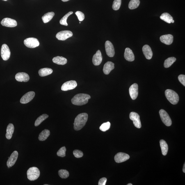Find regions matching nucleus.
Segmentation results:
<instances>
[{"instance_id":"1","label":"nucleus","mask_w":185,"mask_h":185,"mask_svg":"<svg viewBox=\"0 0 185 185\" xmlns=\"http://www.w3.org/2000/svg\"><path fill=\"white\" fill-rule=\"evenodd\" d=\"M88 115L86 113L79 114L75 119L74 123V129L79 131L84 127L88 120Z\"/></svg>"},{"instance_id":"2","label":"nucleus","mask_w":185,"mask_h":185,"mask_svg":"<svg viewBox=\"0 0 185 185\" xmlns=\"http://www.w3.org/2000/svg\"><path fill=\"white\" fill-rule=\"evenodd\" d=\"M90 98V96L88 94H79L74 96L72 99V102L73 104L76 105H83L87 104Z\"/></svg>"},{"instance_id":"3","label":"nucleus","mask_w":185,"mask_h":185,"mask_svg":"<svg viewBox=\"0 0 185 185\" xmlns=\"http://www.w3.org/2000/svg\"><path fill=\"white\" fill-rule=\"evenodd\" d=\"M165 95L167 99L171 104L176 105L179 101V97L177 92L174 90L167 89L165 92Z\"/></svg>"},{"instance_id":"4","label":"nucleus","mask_w":185,"mask_h":185,"mask_svg":"<svg viewBox=\"0 0 185 185\" xmlns=\"http://www.w3.org/2000/svg\"><path fill=\"white\" fill-rule=\"evenodd\" d=\"M40 171L36 167H31L27 171L28 178L30 181L36 180L40 177Z\"/></svg>"},{"instance_id":"5","label":"nucleus","mask_w":185,"mask_h":185,"mask_svg":"<svg viewBox=\"0 0 185 185\" xmlns=\"http://www.w3.org/2000/svg\"><path fill=\"white\" fill-rule=\"evenodd\" d=\"M160 117L162 121L165 125L168 127L172 124V121L168 113L163 109H161L159 112Z\"/></svg>"},{"instance_id":"6","label":"nucleus","mask_w":185,"mask_h":185,"mask_svg":"<svg viewBox=\"0 0 185 185\" xmlns=\"http://www.w3.org/2000/svg\"><path fill=\"white\" fill-rule=\"evenodd\" d=\"M25 45L29 48H34L40 45L39 41L36 38L30 37L25 39L24 41Z\"/></svg>"},{"instance_id":"7","label":"nucleus","mask_w":185,"mask_h":185,"mask_svg":"<svg viewBox=\"0 0 185 185\" xmlns=\"http://www.w3.org/2000/svg\"><path fill=\"white\" fill-rule=\"evenodd\" d=\"M130 118L133 121V124L135 127L140 129L141 127V122L140 120V115L135 112H131L130 114Z\"/></svg>"},{"instance_id":"8","label":"nucleus","mask_w":185,"mask_h":185,"mask_svg":"<svg viewBox=\"0 0 185 185\" xmlns=\"http://www.w3.org/2000/svg\"><path fill=\"white\" fill-rule=\"evenodd\" d=\"M10 54V49L8 45L6 44H3L1 49V55L3 59L6 61L9 59Z\"/></svg>"},{"instance_id":"9","label":"nucleus","mask_w":185,"mask_h":185,"mask_svg":"<svg viewBox=\"0 0 185 185\" xmlns=\"http://www.w3.org/2000/svg\"><path fill=\"white\" fill-rule=\"evenodd\" d=\"M73 33L70 31H61L57 34L56 37L58 40L65 41L67 39L72 37Z\"/></svg>"},{"instance_id":"10","label":"nucleus","mask_w":185,"mask_h":185,"mask_svg":"<svg viewBox=\"0 0 185 185\" xmlns=\"http://www.w3.org/2000/svg\"><path fill=\"white\" fill-rule=\"evenodd\" d=\"M77 86V83L76 81L71 80L63 83L61 86V89L63 91H67L74 89Z\"/></svg>"},{"instance_id":"11","label":"nucleus","mask_w":185,"mask_h":185,"mask_svg":"<svg viewBox=\"0 0 185 185\" xmlns=\"http://www.w3.org/2000/svg\"><path fill=\"white\" fill-rule=\"evenodd\" d=\"M1 24L3 26L7 27H15L17 25L16 21L8 18L3 19L1 21Z\"/></svg>"},{"instance_id":"12","label":"nucleus","mask_w":185,"mask_h":185,"mask_svg":"<svg viewBox=\"0 0 185 185\" xmlns=\"http://www.w3.org/2000/svg\"><path fill=\"white\" fill-rule=\"evenodd\" d=\"M105 48L107 55L110 57H113L115 55L114 48L113 44L109 41H106L105 43Z\"/></svg>"},{"instance_id":"13","label":"nucleus","mask_w":185,"mask_h":185,"mask_svg":"<svg viewBox=\"0 0 185 185\" xmlns=\"http://www.w3.org/2000/svg\"><path fill=\"white\" fill-rule=\"evenodd\" d=\"M35 95L34 92L31 91L27 92L21 98L20 102L21 104H26L31 101L34 98Z\"/></svg>"},{"instance_id":"14","label":"nucleus","mask_w":185,"mask_h":185,"mask_svg":"<svg viewBox=\"0 0 185 185\" xmlns=\"http://www.w3.org/2000/svg\"><path fill=\"white\" fill-rule=\"evenodd\" d=\"M18 153L17 151H14L7 161V165L8 168L13 166L15 164L18 158Z\"/></svg>"},{"instance_id":"15","label":"nucleus","mask_w":185,"mask_h":185,"mask_svg":"<svg viewBox=\"0 0 185 185\" xmlns=\"http://www.w3.org/2000/svg\"><path fill=\"white\" fill-rule=\"evenodd\" d=\"M129 158L130 156L129 155L122 152L118 153L114 157L115 161L118 163L127 161Z\"/></svg>"},{"instance_id":"16","label":"nucleus","mask_w":185,"mask_h":185,"mask_svg":"<svg viewBox=\"0 0 185 185\" xmlns=\"http://www.w3.org/2000/svg\"><path fill=\"white\" fill-rule=\"evenodd\" d=\"M129 94L131 98L135 100L138 95V86L136 83L133 84L130 87L129 89Z\"/></svg>"},{"instance_id":"17","label":"nucleus","mask_w":185,"mask_h":185,"mask_svg":"<svg viewBox=\"0 0 185 185\" xmlns=\"http://www.w3.org/2000/svg\"><path fill=\"white\" fill-rule=\"evenodd\" d=\"M103 57L101 51L98 50L97 53L93 56L92 59V62L93 64L96 66L100 65L102 61Z\"/></svg>"},{"instance_id":"18","label":"nucleus","mask_w":185,"mask_h":185,"mask_svg":"<svg viewBox=\"0 0 185 185\" xmlns=\"http://www.w3.org/2000/svg\"><path fill=\"white\" fill-rule=\"evenodd\" d=\"M15 79L18 82H27L29 80L30 77L26 73L19 72L16 74Z\"/></svg>"},{"instance_id":"19","label":"nucleus","mask_w":185,"mask_h":185,"mask_svg":"<svg viewBox=\"0 0 185 185\" xmlns=\"http://www.w3.org/2000/svg\"><path fill=\"white\" fill-rule=\"evenodd\" d=\"M173 35L171 34L162 35L160 38L161 42L167 45H171L173 43Z\"/></svg>"},{"instance_id":"20","label":"nucleus","mask_w":185,"mask_h":185,"mask_svg":"<svg viewBox=\"0 0 185 185\" xmlns=\"http://www.w3.org/2000/svg\"><path fill=\"white\" fill-rule=\"evenodd\" d=\"M142 51L147 59L149 60L152 58L153 52L150 46L147 45H144L142 48Z\"/></svg>"},{"instance_id":"21","label":"nucleus","mask_w":185,"mask_h":185,"mask_svg":"<svg viewBox=\"0 0 185 185\" xmlns=\"http://www.w3.org/2000/svg\"><path fill=\"white\" fill-rule=\"evenodd\" d=\"M124 57L125 59L129 61H133L135 59L134 55L132 51L129 48H126Z\"/></svg>"},{"instance_id":"22","label":"nucleus","mask_w":185,"mask_h":185,"mask_svg":"<svg viewBox=\"0 0 185 185\" xmlns=\"http://www.w3.org/2000/svg\"><path fill=\"white\" fill-rule=\"evenodd\" d=\"M114 64L111 61H108L105 64L103 67V71L105 74H110L111 71L115 68Z\"/></svg>"},{"instance_id":"23","label":"nucleus","mask_w":185,"mask_h":185,"mask_svg":"<svg viewBox=\"0 0 185 185\" xmlns=\"http://www.w3.org/2000/svg\"><path fill=\"white\" fill-rule=\"evenodd\" d=\"M160 18L168 24H170L171 23H174L175 22V21L173 20V18L167 12H165L162 14L160 16Z\"/></svg>"},{"instance_id":"24","label":"nucleus","mask_w":185,"mask_h":185,"mask_svg":"<svg viewBox=\"0 0 185 185\" xmlns=\"http://www.w3.org/2000/svg\"><path fill=\"white\" fill-rule=\"evenodd\" d=\"M14 126L12 124H9L7 127L6 130V138L8 140H10L12 137V135L14 131Z\"/></svg>"},{"instance_id":"25","label":"nucleus","mask_w":185,"mask_h":185,"mask_svg":"<svg viewBox=\"0 0 185 185\" xmlns=\"http://www.w3.org/2000/svg\"><path fill=\"white\" fill-rule=\"evenodd\" d=\"M53 61L57 64L63 65L67 63V60L63 57L57 56L53 58Z\"/></svg>"},{"instance_id":"26","label":"nucleus","mask_w":185,"mask_h":185,"mask_svg":"<svg viewBox=\"0 0 185 185\" xmlns=\"http://www.w3.org/2000/svg\"><path fill=\"white\" fill-rule=\"evenodd\" d=\"M162 153L163 155L166 156L168 153V147L166 142L165 140H161L160 141Z\"/></svg>"},{"instance_id":"27","label":"nucleus","mask_w":185,"mask_h":185,"mask_svg":"<svg viewBox=\"0 0 185 185\" xmlns=\"http://www.w3.org/2000/svg\"><path fill=\"white\" fill-rule=\"evenodd\" d=\"M50 134V132L49 130H44L39 134L38 139L40 141H44L49 137Z\"/></svg>"},{"instance_id":"28","label":"nucleus","mask_w":185,"mask_h":185,"mask_svg":"<svg viewBox=\"0 0 185 185\" xmlns=\"http://www.w3.org/2000/svg\"><path fill=\"white\" fill-rule=\"evenodd\" d=\"M53 72L52 69L49 68H44L41 69L38 71L39 75L42 77L46 76L51 74Z\"/></svg>"},{"instance_id":"29","label":"nucleus","mask_w":185,"mask_h":185,"mask_svg":"<svg viewBox=\"0 0 185 185\" xmlns=\"http://www.w3.org/2000/svg\"><path fill=\"white\" fill-rule=\"evenodd\" d=\"M55 13L54 12H49L44 15L42 17V19L45 24L49 22L54 17Z\"/></svg>"},{"instance_id":"30","label":"nucleus","mask_w":185,"mask_h":185,"mask_svg":"<svg viewBox=\"0 0 185 185\" xmlns=\"http://www.w3.org/2000/svg\"><path fill=\"white\" fill-rule=\"evenodd\" d=\"M48 117H49V115L46 114H44L41 115L35 121L34 124L35 127H37L40 125L42 122L47 118Z\"/></svg>"},{"instance_id":"31","label":"nucleus","mask_w":185,"mask_h":185,"mask_svg":"<svg viewBox=\"0 0 185 185\" xmlns=\"http://www.w3.org/2000/svg\"><path fill=\"white\" fill-rule=\"evenodd\" d=\"M176 59L174 57L167 58L165 60L164 63V66L166 68H168L171 66L176 61Z\"/></svg>"},{"instance_id":"32","label":"nucleus","mask_w":185,"mask_h":185,"mask_svg":"<svg viewBox=\"0 0 185 185\" xmlns=\"http://www.w3.org/2000/svg\"><path fill=\"white\" fill-rule=\"evenodd\" d=\"M140 0H131L129 4V8L132 10L137 8L140 4Z\"/></svg>"},{"instance_id":"33","label":"nucleus","mask_w":185,"mask_h":185,"mask_svg":"<svg viewBox=\"0 0 185 185\" xmlns=\"http://www.w3.org/2000/svg\"><path fill=\"white\" fill-rule=\"evenodd\" d=\"M73 13V12L72 11H70L68 13L66 14L60 20L59 22L60 24L62 25L66 26H68V24L67 22V19L69 16L72 15Z\"/></svg>"},{"instance_id":"34","label":"nucleus","mask_w":185,"mask_h":185,"mask_svg":"<svg viewBox=\"0 0 185 185\" xmlns=\"http://www.w3.org/2000/svg\"><path fill=\"white\" fill-rule=\"evenodd\" d=\"M58 174L60 177L63 179H66L69 177V172L65 169H60L58 171Z\"/></svg>"},{"instance_id":"35","label":"nucleus","mask_w":185,"mask_h":185,"mask_svg":"<svg viewBox=\"0 0 185 185\" xmlns=\"http://www.w3.org/2000/svg\"><path fill=\"white\" fill-rule=\"evenodd\" d=\"M122 3V0H114L113 2L112 8L115 10L120 9Z\"/></svg>"},{"instance_id":"36","label":"nucleus","mask_w":185,"mask_h":185,"mask_svg":"<svg viewBox=\"0 0 185 185\" xmlns=\"http://www.w3.org/2000/svg\"><path fill=\"white\" fill-rule=\"evenodd\" d=\"M111 127V123L109 122L104 123L101 125L99 128L101 131L105 132L109 130Z\"/></svg>"},{"instance_id":"37","label":"nucleus","mask_w":185,"mask_h":185,"mask_svg":"<svg viewBox=\"0 0 185 185\" xmlns=\"http://www.w3.org/2000/svg\"><path fill=\"white\" fill-rule=\"evenodd\" d=\"M66 151V149L65 147H62L57 152V155L60 157H64L65 156Z\"/></svg>"},{"instance_id":"38","label":"nucleus","mask_w":185,"mask_h":185,"mask_svg":"<svg viewBox=\"0 0 185 185\" xmlns=\"http://www.w3.org/2000/svg\"><path fill=\"white\" fill-rule=\"evenodd\" d=\"M73 154L74 156L76 158H80L83 157V153L81 151L79 150H75L74 151Z\"/></svg>"},{"instance_id":"39","label":"nucleus","mask_w":185,"mask_h":185,"mask_svg":"<svg viewBox=\"0 0 185 185\" xmlns=\"http://www.w3.org/2000/svg\"><path fill=\"white\" fill-rule=\"evenodd\" d=\"M75 14L80 21H82L84 20L85 16L83 12L80 11H77L76 12Z\"/></svg>"},{"instance_id":"40","label":"nucleus","mask_w":185,"mask_h":185,"mask_svg":"<svg viewBox=\"0 0 185 185\" xmlns=\"http://www.w3.org/2000/svg\"><path fill=\"white\" fill-rule=\"evenodd\" d=\"M179 80L182 84L185 86V76L184 75L181 74L178 76Z\"/></svg>"},{"instance_id":"41","label":"nucleus","mask_w":185,"mask_h":185,"mask_svg":"<svg viewBox=\"0 0 185 185\" xmlns=\"http://www.w3.org/2000/svg\"><path fill=\"white\" fill-rule=\"evenodd\" d=\"M107 181V179L106 178H103L99 180L98 184L99 185H106Z\"/></svg>"},{"instance_id":"42","label":"nucleus","mask_w":185,"mask_h":185,"mask_svg":"<svg viewBox=\"0 0 185 185\" xmlns=\"http://www.w3.org/2000/svg\"><path fill=\"white\" fill-rule=\"evenodd\" d=\"M183 171L185 173V164L184 163V167H183Z\"/></svg>"},{"instance_id":"43","label":"nucleus","mask_w":185,"mask_h":185,"mask_svg":"<svg viewBox=\"0 0 185 185\" xmlns=\"http://www.w3.org/2000/svg\"><path fill=\"white\" fill-rule=\"evenodd\" d=\"M61 1L63 2H67L70 1V0H61Z\"/></svg>"},{"instance_id":"44","label":"nucleus","mask_w":185,"mask_h":185,"mask_svg":"<svg viewBox=\"0 0 185 185\" xmlns=\"http://www.w3.org/2000/svg\"><path fill=\"white\" fill-rule=\"evenodd\" d=\"M127 185H132V184H127Z\"/></svg>"},{"instance_id":"45","label":"nucleus","mask_w":185,"mask_h":185,"mask_svg":"<svg viewBox=\"0 0 185 185\" xmlns=\"http://www.w3.org/2000/svg\"><path fill=\"white\" fill-rule=\"evenodd\" d=\"M3 1H7V0H3Z\"/></svg>"},{"instance_id":"46","label":"nucleus","mask_w":185,"mask_h":185,"mask_svg":"<svg viewBox=\"0 0 185 185\" xmlns=\"http://www.w3.org/2000/svg\"><path fill=\"white\" fill-rule=\"evenodd\" d=\"M44 185H49V184H44Z\"/></svg>"}]
</instances>
